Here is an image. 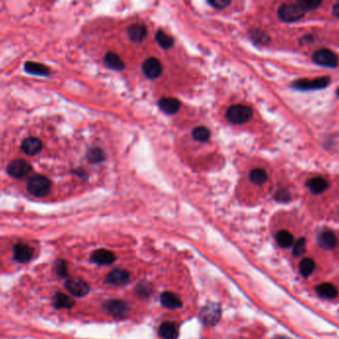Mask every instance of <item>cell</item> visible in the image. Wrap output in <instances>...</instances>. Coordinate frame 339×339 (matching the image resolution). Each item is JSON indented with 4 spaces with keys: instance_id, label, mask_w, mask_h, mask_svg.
Here are the masks:
<instances>
[{
    "instance_id": "6da1fadb",
    "label": "cell",
    "mask_w": 339,
    "mask_h": 339,
    "mask_svg": "<svg viewBox=\"0 0 339 339\" xmlns=\"http://www.w3.org/2000/svg\"><path fill=\"white\" fill-rule=\"evenodd\" d=\"M52 188L51 180L44 175L36 174L31 176L27 182V191L35 197H45Z\"/></svg>"
},
{
    "instance_id": "7a4b0ae2",
    "label": "cell",
    "mask_w": 339,
    "mask_h": 339,
    "mask_svg": "<svg viewBox=\"0 0 339 339\" xmlns=\"http://www.w3.org/2000/svg\"><path fill=\"white\" fill-rule=\"evenodd\" d=\"M305 12L297 2L283 3L278 9L279 18L287 23H291L303 18Z\"/></svg>"
},
{
    "instance_id": "3957f363",
    "label": "cell",
    "mask_w": 339,
    "mask_h": 339,
    "mask_svg": "<svg viewBox=\"0 0 339 339\" xmlns=\"http://www.w3.org/2000/svg\"><path fill=\"white\" fill-rule=\"evenodd\" d=\"M253 111L251 108L244 105L231 106L226 112V119L234 125H242L251 120Z\"/></svg>"
},
{
    "instance_id": "277c9868",
    "label": "cell",
    "mask_w": 339,
    "mask_h": 339,
    "mask_svg": "<svg viewBox=\"0 0 339 339\" xmlns=\"http://www.w3.org/2000/svg\"><path fill=\"white\" fill-rule=\"evenodd\" d=\"M330 84L329 77H321L316 79H298L291 83V88L296 91H315L325 89Z\"/></svg>"
},
{
    "instance_id": "5b68a950",
    "label": "cell",
    "mask_w": 339,
    "mask_h": 339,
    "mask_svg": "<svg viewBox=\"0 0 339 339\" xmlns=\"http://www.w3.org/2000/svg\"><path fill=\"white\" fill-rule=\"evenodd\" d=\"M311 59L314 64L326 68H335L338 65V57L336 54L325 48L315 51Z\"/></svg>"
},
{
    "instance_id": "8992f818",
    "label": "cell",
    "mask_w": 339,
    "mask_h": 339,
    "mask_svg": "<svg viewBox=\"0 0 339 339\" xmlns=\"http://www.w3.org/2000/svg\"><path fill=\"white\" fill-rule=\"evenodd\" d=\"M221 317V308L218 303L209 302L200 310V319L205 325L216 324Z\"/></svg>"
},
{
    "instance_id": "52a82bcc",
    "label": "cell",
    "mask_w": 339,
    "mask_h": 339,
    "mask_svg": "<svg viewBox=\"0 0 339 339\" xmlns=\"http://www.w3.org/2000/svg\"><path fill=\"white\" fill-rule=\"evenodd\" d=\"M7 173L16 179L27 176L32 171V165L24 159H14L7 165Z\"/></svg>"
},
{
    "instance_id": "ba28073f",
    "label": "cell",
    "mask_w": 339,
    "mask_h": 339,
    "mask_svg": "<svg viewBox=\"0 0 339 339\" xmlns=\"http://www.w3.org/2000/svg\"><path fill=\"white\" fill-rule=\"evenodd\" d=\"M66 288L69 290V292L78 297L85 296L90 291V285L88 282L79 277L69 279L66 282Z\"/></svg>"
},
{
    "instance_id": "9c48e42d",
    "label": "cell",
    "mask_w": 339,
    "mask_h": 339,
    "mask_svg": "<svg viewBox=\"0 0 339 339\" xmlns=\"http://www.w3.org/2000/svg\"><path fill=\"white\" fill-rule=\"evenodd\" d=\"M142 71L147 78L156 79L162 74L163 66L157 58H148L142 65Z\"/></svg>"
},
{
    "instance_id": "30bf717a",
    "label": "cell",
    "mask_w": 339,
    "mask_h": 339,
    "mask_svg": "<svg viewBox=\"0 0 339 339\" xmlns=\"http://www.w3.org/2000/svg\"><path fill=\"white\" fill-rule=\"evenodd\" d=\"M43 149V143L41 139L37 137H27L21 143V150L30 156L39 154Z\"/></svg>"
},
{
    "instance_id": "8fae6325",
    "label": "cell",
    "mask_w": 339,
    "mask_h": 339,
    "mask_svg": "<svg viewBox=\"0 0 339 339\" xmlns=\"http://www.w3.org/2000/svg\"><path fill=\"white\" fill-rule=\"evenodd\" d=\"M129 278H130V273L127 271L116 269V270L111 271L107 274L105 278V282L109 284H114V285H122V284L127 283Z\"/></svg>"
},
{
    "instance_id": "7c38bea8",
    "label": "cell",
    "mask_w": 339,
    "mask_h": 339,
    "mask_svg": "<svg viewBox=\"0 0 339 339\" xmlns=\"http://www.w3.org/2000/svg\"><path fill=\"white\" fill-rule=\"evenodd\" d=\"M14 259L19 263H28L31 261L34 251L26 244H17L14 246Z\"/></svg>"
},
{
    "instance_id": "4fadbf2b",
    "label": "cell",
    "mask_w": 339,
    "mask_h": 339,
    "mask_svg": "<svg viewBox=\"0 0 339 339\" xmlns=\"http://www.w3.org/2000/svg\"><path fill=\"white\" fill-rule=\"evenodd\" d=\"M91 259L94 263L97 265H110L115 261V256L112 252L108 250L99 249L92 254Z\"/></svg>"
},
{
    "instance_id": "5bb4252c",
    "label": "cell",
    "mask_w": 339,
    "mask_h": 339,
    "mask_svg": "<svg viewBox=\"0 0 339 339\" xmlns=\"http://www.w3.org/2000/svg\"><path fill=\"white\" fill-rule=\"evenodd\" d=\"M104 306L107 312L114 317H122L128 310L127 304L122 300H109Z\"/></svg>"
},
{
    "instance_id": "9a60e30c",
    "label": "cell",
    "mask_w": 339,
    "mask_h": 339,
    "mask_svg": "<svg viewBox=\"0 0 339 339\" xmlns=\"http://www.w3.org/2000/svg\"><path fill=\"white\" fill-rule=\"evenodd\" d=\"M318 245L324 250H332L337 245V238L331 231H323L319 234Z\"/></svg>"
},
{
    "instance_id": "2e32d148",
    "label": "cell",
    "mask_w": 339,
    "mask_h": 339,
    "mask_svg": "<svg viewBox=\"0 0 339 339\" xmlns=\"http://www.w3.org/2000/svg\"><path fill=\"white\" fill-rule=\"evenodd\" d=\"M159 335L163 339H178L179 331L175 323L165 321L159 327Z\"/></svg>"
},
{
    "instance_id": "e0dca14e",
    "label": "cell",
    "mask_w": 339,
    "mask_h": 339,
    "mask_svg": "<svg viewBox=\"0 0 339 339\" xmlns=\"http://www.w3.org/2000/svg\"><path fill=\"white\" fill-rule=\"evenodd\" d=\"M24 70L26 73L36 76H48L50 74V69L46 65L37 62H26L24 65Z\"/></svg>"
},
{
    "instance_id": "ac0fdd59",
    "label": "cell",
    "mask_w": 339,
    "mask_h": 339,
    "mask_svg": "<svg viewBox=\"0 0 339 339\" xmlns=\"http://www.w3.org/2000/svg\"><path fill=\"white\" fill-rule=\"evenodd\" d=\"M161 303L170 309H177L183 305V302L179 296L170 291H165L161 294Z\"/></svg>"
},
{
    "instance_id": "d6986e66",
    "label": "cell",
    "mask_w": 339,
    "mask_h": 339,
    "mask_svg": "<svg viewBox=\"0 0 339 339\" xmlns=\"http://www.w3.org/2000/svg\"><path fill=\"white\" fill-rule=\"evenodd\" d=\"M306 187L313 194H321L328 188V182L322 177H313L306 181Z\"/></svg>"
},
{
    "instance_id": "ffe728a7",
    "label": "cell",
    "mask_w": 339,
    "mask_h": 339,
    "mask_svg": "<svg viewBox=\"0 0 339 339\" xmlns=\"http://www.w3.org/2000/svg\"><path fill=\"white\" fill-rule=\"evenodd\" d=\"M159 107L164 113L168 115H174L180 110L181 103L173 98H163L159 101Z\"/></svg>"
},
{
    "instance_id": "44dd1931",
    "label": "cell",
    "mask_w": 339,
    "mask_h": 339,
    "mask_svg": "<svg viewBox=\"0 0 339 339\" xmlns=\"http://www.w3.org/2000/svg\"><path fill=\"white\" fill-rule=\"evenodd\" d=\"M128 37L133 42H141L147 35V29L143 24H133L127 30Z\"/></svg>"
},
{
    "instance_id": "7402d4cb",
    "label": "cell",
    "mask_w": 339,
    "mask_h": 339,
    "mask_svg": "<svg viewBox=\"0 0 339 339\" xmlns=\"http://www.w3.org/2000/svg\"><path fill=\"white\" fill-rule=\"evenodd\" d=\"M315 291L319 296L327 299H332L337 296V289L331 283H321L315 287Z\"/></svg>"
},
{
    "instance_id": "603a6c76",
    "label": "cell",
    "mask_w": 339,
    "mask_h": 339,
    "mask_svg": "<svg viewBox=\"0 0 339 339\" xmlns=\"http://www.w3.org/2000/svg\"><path fill=\"white\" fill-rule=\"evenodd\" d=\"M75 303V300L71 296L63 292H58L54 296V305L56 308H72Z\"/></svg>"
},
{
    "instance_id": "cb8c5ba5",
    "label": "cell",
    "mask_w": 339,
    "mask_h": 339,
    "mask_svg": "<svg viewBox=\"0 0 339 339\" xmlns=\"http://www.w3.org/2000/svg\"><path fill=\"white\" fill-rule=\"evenodd\" d=\"M104 62L112 70L122 71L124 69V64H123L122 60L119 58V56H117L116 54H114L112 52H109L105 55Z\"/></svg>"
},
{
    "instance_id": "d4e9b609",
    "label": "cell",
    "mask_w": 339,
    "mask_h": 339,
    "mask_svg": "<svg viewBox=\"0 0 339 339\" xmlns=\"http://www.w3.org/2000/svg\"><path fill=\"white\" fill-rule=\"evenodd\" d=\"M276 241L280 247L289 248V247L292 246V244H293V237L289 231L282 230V231H279L277 233Z\"/></svg>"
},
{
    "instance_id": "484cf974",
    "label": "cell",
    "mask_w": 339,
    "mask_h": 339,
    "mask_svg": "<svg viewBox=\"0 0 339 339\" xmlns=\"http://www.w3.org/2000/svg\"><path fill=\"white\" fill-rule=\"evenodd\" d=\"M250 181L256 185H262L268 180V175L267 172L264 169L261 168H256L251 170L249 174Z\"/></svg>"
},
{
    "instance_id": "4316f807",
    "label": "cell",
    "mask_w": 339,
    "mask_h": 339,
    "mask_svg": "<svg viewBox=\"0 0 339 339\" xmlns=\"http://www.w3.org/2000/svg\"><path fill=\"white\" fill-rule=\"evenodd\" d=\"M315 269V263L310 258H305L299 263V272L302 276L306 277L312 273Z\"/></svg>"
},
{
    "instance_id": "83f0119b",
    "label": "cell",
    "mask_w": 339,
    "mask_h": 339,
    "mask_svg": "<svg viewBox=\"0 0 339 339\" xmlns=\"http://www.w3.org/2000/svg\"><path fill=\"white\" fill-rule=\"evenodd\" d=\"M156 40H157L158 44L164 49H169L174 45V39L170 35H168L166 32H164L163 30H159L157 32Z\"/></svg>"
},
{
    "instance_id": "f1b7e54d",
    "label": "cell",
    "mask_w": 339,
    "mask_h": 339,
    "mask_svg": "<svg viewBox=\"0 0 339 339\" xmlns=\"http://www.w3.org/2000/svg\"><path fill=\"white\" fill-rule=\"evenodd\" d=\"M193 137L196 141H206L210 137V132L205 127H197L193 131Z\"/></svg>"
},
{
    "instance_id": "f546056e",
    "label": "cell",
    "mask_w": 339,
    "mask_h": 339,
    "mask_svg": "<svg viewBox=\"0 0 339 339\" xmlns=\"http://www.w3.org/2000/svg\"><path fill=\"white\" fill-rule=\"evenodd\" d=\"M297 3L304 10V12H307L317 9L322 2L318 1V0H299Z\"/></svg>"
},
{
    "instance_id": "4dcf8cb0",
    "label": "cell",
    "mask_w": 339,
    "mask_h": 339,
    "mask_svg": "<svg viewBox=\"0 0 339 339\" xmlns=\"http://www.w3.org/2000/svg\"><path fill=\"white\" fill-rule=\"evenodd\" d=\"M88 158L91 162H94V163H97L101 160L104 159V153L101 149L99 148H93L89 151L88 153Z\"/></svg>"
},
{
    "instance_id": "1f68e13d",
    "label": "cell",
    "mask_w": 339,
    "mask_h": 339,
    "mask_svg": "<svg viewBox=\"0 0 339 339\" xmlns=\"http://www.w3.org/2000/svg\"><path fill=\"white\" fill-rule=\"evenodd\" d=\"M304 252H305V239L300 238L293 244L292 255L297 258V257H300L301 255H303Z\"/></svg>"
},
{
    "instance_id": "d6a6232c",
    "label": "cell",
    "mask_w": 339,
    "mask_h": 339,
    "mask_svg": "<svg viewBox=\"0 0 339 339\" xmlns=\"http://www.w3.org/2000/svg\"><path fill=\"white\" fill-rule=\"evenodd\" d=\"M252 39L254 41H256L258 44H262V45L268 44L269 41H270V37L267 34H265L264 32H262V31H254V32H252Z\"/></svg>"
},
{
    "instance_id": "836d02e7",
    "label": "cell",
    "mask_w": 339,
    "mask_h": 339,
    "mask_svg": "<svg viewBox=\"0 0 339 339\" xmlns=\"http://www.w3.org/2000/svg\"><path fill=\"white\" fill-rule=\"evenodd\" d=\"M56 273L61 277H66L68 275V267L65 261H58L55 265Z\"/></svg>"
},
{
    "instance_id": "e575fe53",
    "label": "cell",
    "mask_w": 339,
    "mask_h": 339,
    "mask_svg": "<svg viewBox=\"0 0 339 339\" xmlns=\"http://www.w3.org/2000/svg\"><path fill=\"white\" fill-rule=\"evenodd\" d=\"M275 199L280 202H288L291 200V194L287 190H280L276 193Z\"/></svg>"
},
{
    "instance_id": "d590c367",
    "label": "cell",
    "mask_w": 339,
    "mask_h": 339,
    "mask_svg": "<svg viewBox=\"0 0 339 339\" xmlns=\"http://www.w3.org/2000/svg\"><path fill=\"white\" fill-rule=\"evenodd\" d=\"M209 3L214 6L215 8H225L227 5L230 4V1H226V0H214V1H209Z\"/></svg>"
},
{
    "instance_id": "8d00e7d4",
    "label": "cell",
    "mask_w": 339,
    "mask_h": 339,
    "mask_svg": "<svg viewBox=\"0 0 339 339\" xmlns=\"http://www.w3.org/2000/svg\"><path fill=\"white\" fill-rule=\"evenodd\" d=\"M332 13L336 18H339V2L336 3L332 8Z\"/></svg>"
},
{
    "instance_id": "74e56055",
    "label": "cell",
    "mask_w": 339,
    "mask_h": 339,
    "mask_svg": "<svg viewBox=\"0 0 339 339\" xmlns=\"http://www.w3.org/2000/svg\"><path fill=\"white\" fill-rule=\"evenodd\" d=\"M274 339H291V338L286 337V336H277V337H275Z\"/></svg>"
},
{
    "instance_id": "f35d334b",
    "label": "cell",
    "mask_w": 339,
    "mask_h": 339,
    "mask_svg": "<svg viewBox=\"0 0 339 339\" xmlns=\"http://www.w3.org/2000/svg\"><path fill=\"white\" fill-rule=\"evenodd\" d=\"M336 95H337V97L339 98V87H338V89H337V91H336Z\"/></svg>"
}]
</instances>
